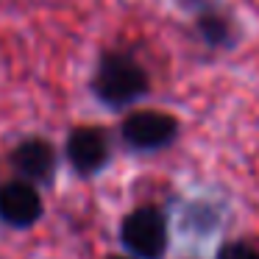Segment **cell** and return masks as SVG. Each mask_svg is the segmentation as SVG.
I'll use <instances>...</instances> for the list:
<instances>
[{
  "label": "cell",
  "instance_id": "5b68a950",
  "mask_svg": "<svg viewBox=\"0 0 259 259\" xmlns=\"http://www.w3.org/2000/svg\"><path fill=\"white\" fill-rule=\"evenodd\" d=\"M67 159L81 176H92L109 162V140L101 128L81 125L67 137Z\"/></svg>",
  "mask_w": 259,
  "mask_h": 259
},
{
  "label": "cell",
  "instance_id": "52a82bcc",
  "mask_svg": "<svg viewBox=\"0 0 259 259\" xmlns=\"http://www.w3.org/2000/svg\"><path fill=\"white\" fill-rule=\"evenodd\" d=\"M218 259H259V251L248 242H229L218 251Z\"/></svg>",
  "mask_w": 259,
  "mask_h": 259
},
{
  "label": "cell",
  "instance_id": "7a4b0ae2",
  "mask_svg": "<svg viewBox=\"0 0 259 259\" xmlns=\"http://www.w3.org/2000/svg\"><path fill=\"white\" fill-rule=\"evenodd\" d=\"M123 245L137 259H162L167 251V220L156 206H140L125 214L123 229Z\"/></svg>",
  "mask_w": 259,
  "mask_h": 259
},
{
  "label": "cell",
  "instance_id": "6da1fadb",
  "mask_svg": "<svg viewBox=\"0 0 259 259\" xmlns=\"http://www.w3.org/2000/svg\"><path fill=\"white\" fill-rule=\"evenodd\" d=\"M148 90V75L131 56L112 53L101 62L95 75V95L106 106H128Z\"/></svg>",
  "mask_w": 259,
  "mask_h": 259
},
{
  "label": "cell",
  "instance_id": "ba28073f",
  "mask_svg": "<svg viewBox=\"0 0 259 259\" xmlns=\"http://www.w3.org/2000/svg\"><path fill=\"white\" fill-rule=\"evenodd\" d=\"M112 259H128V256H112Z\"/></svg>",
  "mask_w": 259,
  "mask_h": 259
},
{
  "label": "cell",
  "instance_id": "3957f363",
  "mask_svg": "<svg viewBox=\"0 0 259 259\" xmlns=\"http://www.w3.org/2000/svg\"><path fill=\"white\" fill-rule=\"evenodd\" d=\"M176 134H179L176 117L164 112H153V109L128 114L123 123V140L137 151H159V148L170 145Z\"/></svg>",
  "mask_w": 259,
  "mask_h": 259
},
{
  "label": "cell",
  "instance_id": "277c9868",
  "mask_svg": "<svg viewBox=\"0 0 259 259\" xmlns=\"http://www.w3.org/2000/svg\"><path fill=\"white\" fill-rule=\"evenodd\" d=\"M42 218V198L28 181H6L0 184V220L9 226H34Z\"/></svg>",
  "mask_w": 259,
  "mask_h": 259
},
{
  "label": "cell",
  "instance_id": "8992f818",
  "mask_svg": "<svg viewBox=\"0 0 259 259\" xmlns=\"http://www.w3.org/2000/svg\"><path fill=\"white\" fill-rule=\"evenodd\" d=\"M12 167L23 181H51L56 173V153L45 140H23L12 151Z\"/></svg>",
  "mask_w": 259,
  "mask_h": 259
}]
</instances>
